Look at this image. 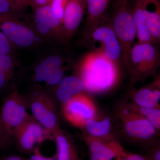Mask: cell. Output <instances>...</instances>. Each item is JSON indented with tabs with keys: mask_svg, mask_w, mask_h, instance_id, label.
Segmentation results:
<instances>
[{
	"mask_svg": "<svg viewBox=\"0 0 160 160\" xmlns=\"http://www.w3.org/2000/svg\"><path fill=\"white\" fill-rule=\"evenodd\" d=\"M90 39L100 42L102 45L99 49L105 57L119 65L122 50L119 42L111 24L100 23L92 32Z\"/></svg>",
	"mask_w": 160,
	"mask_h": 160,
	"instance_id": "cell-13",
	"label": "cell"
},
{
	"mask_svg": "<svg viewBox=\"0 0 160 160\" xmlns=\"http://www.w3.org/2000/svg\"><path fill=\"white\" fill-rule=\"evenodd\" d=\"M128 0H116V3H123L128 4Z\"/></svg>",
	"mask_w": 160,
	"mask_h": 160,
	"instance_id": "cell-35",
	"label": "cell"
},
{
	"mask_svg": "<svg viewBox=\"0 0 160 160\" xmlns=\"http://www.w3.org/2000/svg\"><path fill=\"white\" fill-rule=\"evenodd\" d=\"M13 6L22 11L26 12L29 6V0H8Z\"/></svg>",
	"mask_w": 160,
	"mask_h": 160,
	"instance_id": "cell-28",
	"label": "cell"
},
{
	"mask_svg": "<svg viewBox=\"0 0 160 160\" xmlns=\"http://www.w3.org/2000/svg\"><path fill=\"white\" fill-rule=\"evenodd\" d=\"M131 11L136 26L138 42L156 44L146 25L141 0H137L133 10Z\"/></svg>",
	"mask_w": 160,
	"mask_h": 160,
	"instance_id": "cell-21",
	"label": "cell"
},
{
	"mask_svg": "<svg viewBox=\"0 0 160 160\" xmlns=\"http://www.w3.org/2000/svg\"><path fill=\"white\" fill-rule=\"evenodd\" d=\"M63 106L66 119L73 126L82 129L88 120L98 113L93 101L84 92L74 97Z\"/></svg>",
	"mask_w": 160,
	"mask_h": 160,
	"instance_id": "cell-11",
	"label": "cell"
},
{
	"mask_svg": "<svg viewBox=\"0 0 160 160\" xmlns=\"http://www.w3.org/2000/svg\"><path fill=\"white\" fill-rule=\"evenodd\" d=\"M49 2H50V3H51V2H52L53 0H49Z\"/></svg>",
	"mask_w": 160,
	"mask_h": 160,
	"instance_id": "cell-36",
	"label": "cell"
},
{
	"mask_svg": "<svg viewBox=\"0 0 160 160\" xmlns=\"http://www.w3.org/2000/svg\"><path fill=\"white\" fill-rule=\"evenodd\" d=\"M118 133L130 142L149 149L158 145V132L151 123L121 102L115 108L113 118Z\"/></svg>",
	"mask_w": 160,
	"mask_h": 160,
	"instance_id": "cell-2",
	"label": "cell"
},
{
	"mask_svg": "<svg viewBox=\"0 0 160 160\" xmlns=\"http://www.w3.org/2000/svg\"><path fill=\"white\" fill-rule=\"evenodd\" d=\"M35 119L54 136L61 130L54 99L49 92L37 89L27 98Z\"/></svg>",
	"mask_w": 160,
	"mask_h": 160,
	"instance_id": "cell-7",
	"label": "cell"
},
{
	"mask_svg": "<svg viewBox=\"0 0 160 160\" xmlns=\"http://www.w3.org/2000/svg\"><path fill=\"white\" fill-rule=\"evenodd\" d=\"M116 158V160H151L149 156L128 152L126 150Z\"/></svg>",
	"mask_w": 160,
	"mask_h": 160,
	"instance_id": "cell-27",
	"label": "cell"
},
{
	"mask_svg": "<svg viewBox=\"0 0 160 160\" xmlns=\"http://www.w3.org/2000/svg\"><path fill=\"white\" fill-rule=\"evenodd\" d=\"M30 160H55L51 158L43 156L40 153L38 148H36L33 151V154L32 155Z\"/></svg>",
	"mask_w": 160,
	"mask_h": 160,
	"instance_id": "cell-33",
	"label": "cell"
},
{
	"mask_svg": "<svg viewBox=\"0 0 160 160\" xmlns=\"http://www.w3.org/2000/svg\"><path fill=\"white\" fill-rule=\"evenodd\" d=\"M86 2L87 16L83 38L88 41L90 39L92 32L102 22L109 0H86Z\"/></svg>",
	"mask_w": 160,
	"mask_h": 160,
	"instance_id": "cell-16",
	"label": "cell"
},
{
	"mask_svg": "<svg viewBox=\"0 0 160 160\" xmlns=\"http://www.w3.org/2000/svg\"><path fill=\"white\" fill-rule=\"evenodd\" d=\"M0 31L15 49L33 48L46 42L28 21L0 14Z\"/></svg>",
	"mask_w": 160,
	"mask_h": 160,
	"instance_id": "cell-4",
	"label": "cell"
},
{
	"mask_svg": "<svg viewBox=\"0 0 160 160\" xmlns=\"http://www.w3.org/2000/svg\"><path fill=\"white\" fill-rule=\"evenodd\" d=\"M3 160H24L22 158L16 156H12L8 157Z\"/></svg>",
	"mask_w": 160,
	"mask_h": 160,
	"instance_id": "cell-34",
	"label": "cell"
},
{
	"mask_svg": "<svg viewBox=\"0 0 160 160\" xmlns=\"http://www.w3.org/2000/svg\"><path fill=\"white\" fill-rule=\"evenodd\" d=\"M160 63L159 50L156 46L148 43H134L128 69L132 86L156 75Z\"/></svg>",
	"mask_w": 160,
	"mask_h": 160,
	"instance_id": "cell-3",
	"label": "cell"
},
{
	"mask_svg": "<svg viewBox=\"0 0 160 160\" xmlns=\"http://www.w3.org/2000/svg\"><path fill=\"white\" fill-rule=\"evenodd\" d=\"M10 141L11 139L5 134L0 125V149H4L8 146Z\"/></svg>",
	"mask_w": 160,
	"mask_h": 160,
	"instance_id": "cell-30",
	"label": "cell"
},
{
	"mask_svg": "<svg viewBox=\"0 0 160 160\" xmlns=\"http://www.w3.org/2000/svg\"><path fill=\"white\" fill-rule=\"evenodd\" d=\"M57 147V160H80L75 146L61 129L54 136Z\"/></svg>",
	"mask_w": 160,
	"mask_h": 160,
	"instance_id": "cell-20",
	"label": "cell"
},
{
	"mask_svg": "<svg viewBox=\"0 0 160 160\" xmlns=\"http://www.w3.org/2000/svg\"><path fill=\"white\" fill-rule=\"evenodd\" d=\"M0 14L9 15L26 21L29 18L26 12L18 9L8 0H0Z\"/></svg>",
	"mask_w": 160,
	"mask_h": 160,
	"instance_id": "cell-24",
	"label": "cell"
},
{
	"mask_svg": "<svg viewBox=\"0 0 160 160\" xmlns=\"http://www.w3.org/2000/svg\"><path fill=\"white\" fill-rule=\"evenodd\" d=\"M150 155L149 158L151 160H160V147L159 145L154 146L149 149Z\"/></svg>",
	"mask_w": 160,
	"mask_h": 160,
	"instance_id": "cell-31",
	"label": "cell"
},
{
	"mask_svg": "<svg viewBox=\"0 0 160 160\" xmlns=\"http://www.w3.org/2000/svg\"><path fill=\"white\" fill-rule=\"evenodd\" d=\"M12 79L5 72L0 70V89L5 87Z\"/></svg>",
	"mask_w": 160,
	"mask_h": 160,
	"instance_id": "cell-32",
	"label": "cell"
},
{
	"mask_svg": "<svg viewBox=\"0 0 160 160\" xmlns=\"http://www.w3.org/2000/svg\"><path fill=\"white\" fill-rule=\"evenodd\" d=\"M29 23L46 42L52 41L64 43L62 25L49 5L32 9Z\"/></svg>",
	"mask_w": 160,
	"mask_h": 160,
	"instance_id": "cell-8",
	"label": "cell"
},
{
	"mask_svg": "<svg viewBox=\"0 0 160 160\" xmlns=\"http://www.w3.org/2000/svg\"><path fill=\"white\" fill-rule=\"evenodd\" d=\"M67 62L66 59L61 55L47 56L35 66L33 78L38 82H45L47 86H56L71 67L69 64L66 65Z\"/></svg>",
	"mask_w": 160,
	"mask_h": 160,
	"instance_id": "cell-9",
	"label": "cell"
},
{
	"mask_svg": "<svg viewBox=\"0 0 160 160\" xmlns=\"http://www.w3.org/2000/svg\"><path fill=\"white\" fill-rule=\"evenodd\" d=\"M15 48L0 31V54H14Z\"/></svg>",
	"mask_w": 160,
	"mask_h": 160,
	"instance_id": "cell-26",
	"label": "cell"
},
{
	"mask_svg": "<svg viewBox=\"0 0 160 160\" xmlns=\"http://www.w3.org/2000/svg\"><path fill=\"white\" fill-rule=\"evenodd\" d=\"M17 62L14 54H0V70L12 78Z\"/></svg>",
	"mask_w": 160,
	"mask_h": 160,
	"instance_id": "cell-23",
	"label": "cell"
},
{
	"mask_svg": "<svg viewBox=\"0 0 160 160\" xmlns=\"http://www.w3.org/2000/svg\"><path fill=\"white\" fill-rule=\"evenodd\" d=\"M18 149L24 153L33 152L39 145L46 140L53 139L50 132L32 116L13 135Z\"/></svg>",
	"mask_w": 160,
	"mask_h": 160,
	"instance_id": "cell-10",
	"label": "cell"
},
{
	"mask_svg": "<svg viewBox=\"0 0 160 160\" xmlns=\"http://www.w3.org/2000/svg\"><path fill=\"white\" fill-rule=\"evenodd\" d=\"M68 0H53L49 4L55 16L62 25L65 7Z\"/></svg>",
	"mask_w": 160,
	"mask_h": 160,
	"instance_id": "cell-25",
	"label": "cell"
},
{
	"mask_svg": "<svg viewBox=\"0 0 160 160\" xmlns=\"http://www.w3.org/2000/svg\"><path fill=\"white\" fill-rule=\"evenodd\" d=\"M85 91L82 80L75 75L64 77L56 86V96L63 105Z\"/></svg>",
	"mask_w": 160,
	"mask_h": 160,
	"instance_id": "cell-17",
	"label": "cell"
},
{
	"mask_svg": "<svg viewBox=\"0 0 160 160\" xmlns=\"http://www.w3.org/2000/svg\"><path fill=\"white\" fill-rule=\"evenodd\" d=\"M160 75L156 76L151 82L138 89H132L126 100L138 106L160 109Z\"/></svg>",
	"mask_w": 160,
	"mask_h": 160,
	"instance_id": "cell-15",
	"label": "cell"
},
{
	"mask_svg": "<svg viewBox=\"0 0 160 160\" xmlns=\"http://www.w3.org/2000/svg\"><path fill=\"white\" fill-rule=\"evenodd\" d=\"M115 126L112 118L101 117L98 112L94 118L88 120L83 126L85 133L94 137L108 138L116 137L112 131Z\"/></svg>",
	"mask_w": 160,
	"mask_h": 160,
	"instance_id": "cell-19",
	"label": "cell"
},
{
	"mask_svg": "<svg viewBox=\"0 0 160 160\" xmlns=\"http://www.w3.org/2000/svg\"><path fill=\"white\" fill-rule=\"evenodd\" d=\"M122 102L129 109L141 115L149 121L158 131L160 130V109L147 108L138 106L128 100H123Z\"/></svg>",
	"mask_w": 160,
	"mask_h": 160,
	"instance_id": "cell-22",
	"label": "cell"
},
{
	"mask_svg": "<svg viewBox=\"0 0 160 160\" xmlns=\"http://www.w3.org/2000/svg\"><path fill=\"white\" fill-rule=\"evenodd\" d=\"M111 25L121 46V58L128 69L131 49L137 38V32L133 16L127 4L116 3Z\"/></svg>",
	"mask_w": 160,
	"mask_h": 160,
	"instance_id": "cell-6",
	"label": "cell"
},
{
	"mask_svg": "<svg viewBox=\"0 0 160 160\" xmlns=\"http://www.w3.org/2000/svg\"><path fill=\"white\" fill-rule=\"evenodd\" d=\"M86 8V0H68L65 7L62 24L64 44L68 43L76 33Z\"/></svg>",
	"mask_w": 160,
	"mask_h": 160,
	"instance_id": "cell-14",
	"label": "cell"
},
{
	"mask_svg": "<svg viewBox=\"0 0 160 160\" xmlns=\"http://www.w3.org/2000/svg\"><path fill=\"white\" fill-rule=\"evenodd\" d=\"M82 139L89 149L90 160H112L125 151L116 137L102 138L84 132Z\"/></svg>",
	"mask_w": 160,
	"mask_h": 160,
	"instance_id": "cell-12",
	"label": "cell"
},
{
	"mask_svg": "<svg viewBox=\"0 0 160 160\" xmlns=\"http://www.w3.org/2000/svg\"><path fill=\"white\" fill-rule=\"evenodd\" d=\"M147 27L156 44L160 41V0H141Z\"/></svg>",
	"mask_w": 160,
	"mask_h": 160,
	"instance_id": "cell-18",
	"label": "cell"
},
{
	"mask_svg": "<svg viewBox=\"0 0 160 160\" xmlns=\"http://www.w3.org/2000/svg\"><path fill=\"white\" fill-rule=\"evenodd\" d=\"M29 107L28 98L15 90L3 100L0 125L7 137L11 140L18 129L29 118L27 109Z\"/></svg>",
	"mask_w": 160,
	"mask_h": 160,
	"instance_id": "cell-5",
	"label": "cell"
},
{
	"mask_svg": "<svg viewBox=\"0 0 160 160\" xmlns=\"http://www.w3.org/2000/svg\"><path fill=\"white\" fill-rule=\"evenodd\" d=\"M50 4L49 0H29V6L32 9L48 6Z\"/></svg>",
	"mask_w": 160,
	"mask_h": 160,
	"instance_id": "cell-29",
	"label": "cell"
},
{
	"mask_svg": "<svg viewBox=\"0 0 160 160\" xmlns=\"http://www.w3.org/2000/svg\"><path fill=\"white\" fill-rule=\"evenodd\" d=\"M76 75L82 80L85 91L92 94L106 93L119 82V65L105 57L99 49L84 56L76 67Z\"/></svg>",
	"mask_w": 160,
	"mask_h": 160,
	"instance_id": "cell-1",
	"label": "cell"
}]
</instances>
